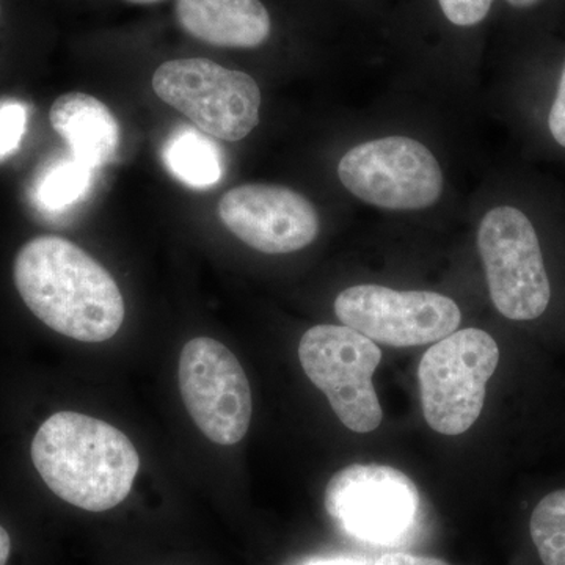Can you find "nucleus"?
<instances>
[{
  "label": "nucleus",
  "mask_w": 565,
  "mask_h": 565,
  "mask_svg": "<svg viewBox=\"0 0 565 565\" xmlns=\"http://www.w3.org/2000/svg\"><path fill=\"white\" fill-rule=\"evenodd\" d=\"M13 278L29 310L71 340L103 343L125 322V300L115 278L65 237L29 241L14 259Z\"/></svg>",
  "instance_id": "1"
},
{
  "label": "nucleus",
  "mask_w": 565,
  "mask_h": 565,
  "mask_svg": "<svg viewBox=\"0 0 565 565\" xmlns=\"http://www.w3.org/2000/svg\"><path fill=\"white\" fill-rule=\"evenodd\" d=\"M32 460L52 492L88 512L122 503L140 468L136 446L120 429L77 412H58L41 424Z\"/></svg>",
  "instance_id": "2"
},
{
  "label": "nucleus",
  "mask_w": 565,
  "mask_h": 565,
  "mask_svg": "<svg viewBox=\"0 0 565 565\" xmlns=\"http://www.w3.org/2000/svg\"><path fill=\"white\" fill-rule=\"evenodd\" d=\"M500 363V348L481 329L456 330L424 353L418 367L423 414L441 435L473 427L484 408L487 384Z\"/></svg>",
  "instance_id": "3"
},
{
  "label": "nucleus",
  "mask_w": 565,
  "mask_h": 565,
  "mask_svg": "<svg viewBox=\"0 0 565 565\" xmlns=\"http://www.w3.org/2000/svg\"><path fill=\"white\" fill-rule=\"evenodd\" d=\"M152 90L215 139L243 140L259 122L263 98L256 81L207 58L162 63L152 76Z\"/></svg>",
  "instance_id": "4"
},
{
  "label": "nucleus",
  "mask_w": 565,
  "mask_h": 565,
  "mask_svg": "<svg viewBox=\"0 0 565 565\" xmlns=\"http://www.w3.org/2000/svg\"><path fill=\"white\" fill-rule=\"evenodd\" d=\"M299 359L348 429L370 434L381 426L384 412L373 384L382 360L377 343L345 326H315L300 340Z\"/></svg>",
  "instance_id": "5"
},
{
  "label": "nucleus",
  "mask_w": 565,
  "mask_h": 565,
  "mask_svg": "<svg viewBox=\"0 0 565 565\" xmlns=\"http://www.w3.org/2000/svg\"><path fill=\"white\" fill-rule=\"evenodd\" d=\"M478 248L494 308L511 321L541 318L552 286L530 218L516 207H493L479 225Z\"/></svg>",
  "instance_id": "6"
},
{
  "label": "nucleus",
  "mask_w": 565,
  "mask_h": 565,
  "mask_svg": "<svg viewBox=\"0 0 565 565\" xmlns=\"http://www.w3.org/2000/svg\"><path fill=\"white\" fill-rule=\"evenodd\" d=\"M338 177L356 199L384 210H426L444 192L440 163L429 148L411 137L356 145L338 163Z\"/></svg>",
  "instance_id": "7"
},
{
  "label": "nucleus",
  "mask_w": 565,
  "mask_h": 565,
  "mask_svg": "<svg viewBox=\"0 0 565 565\" xmlns=\"http://www.w3.org/2000/svg\"><path fill=\"white\" fill-rule=\"evenodd\" d=\"M326 509L345 533L373 545H396L415 526L419 492L397 468L353 463L330 479Z\"/></svg>",
  "instance_id": "8"
},
{
  "label": "nucleus",
  "mask_w": 565,
  "mask_h": 565,
  "mask_svg": "<svg viewBox=\"0 0 565 565\" xmlns=\"http://www.w3.org/2000/svg\"><path fill=\"white\" fill-rule=\"evenodd\" d=\"M178 381L193 423L211 441L239 444L252 422V390L243 364L212 338H193L182 348Z\"/></svg>",
  "instance_id": "9"
},
{
  "label": "nucleus",
  "mask_w": 565,
  "mask_h": 565,
  "mask_svg": "<svg viewBox=\"0 0 565 565\" xmlns=\"http://www.w3.org/2000/svg\"><path fill=\"white\" fill-rule=\"evenodd\" d=\"M334 313L349 329L390 348L437 343L462 321L459 305L444 294L379 285L344 289L334 300Z\"/></svg>",
  "instance_id": "10"
},
{
  "label": "nucleus",
  "mask_w": 565,
  "mask_h": 565,
  "mask_svg": "<svg viewBox=\"0 0 565 565\" xmlns=\"http://www.w3.org/2000/svg\"><path fill=\"white\" fill-rule=\"evenodd\" d=\"M218 215L237 239L267 255L302 250L319 233L313 203L281 185L234 188L218 203Z\"/></svg>",
  "instance_id": "11"
},
{
  "label": "nucleus",
  "mask_w": 565,
  "mask_h": 565,
  "mask_svg": "<svg viewBox=\"0 0 565 565\" xmlns=\"http://www.w3.org/2000/svg\"><path fill=\"white\" fill-rule=\"evenodd\" d=\"M174 11L189 35L212 46L258 47L273 29L262 0H177Z\"/></svg>",
  "instance_id": "12"
},
{
  "label": "nucleus",
  "mask_w": 565,
  "mask_h": 565,
  "mask_svg": "<svg viewBox=\"0 0 565 565\" xmlns=\"http://www.w3.org/2000/svg\"><path fill=\"white\" fill-rule=\"evenodd\" d=\"M50 120L77 161L98 170L114 159L120 143V126L109 107L95 96L66 93L52 104Z\"/></svg>",
  "instance_id": "13"
},
{
  "label": "nucleus",
  "mask_w": 565,
  "mask_h": 565,
  "mask_svg": "<svg viewBox=\"0 0 565 565\" xmlns=\"http://www.w3.org/2000/svg\"><path fill=\"white\" fill-rule=\"evenodd\" d=\"M162 162L173 178L191 189H210L223 177L221 148L200 129L181 126L166 140Z\"/></svg>",
  "instance_id": "14"
},
{
  "label": "nucleus",
  "mask_w": 565,
  "mask_h": 565,
  "mask_svg": "<svg viewBox=\"0 0 565 565\" xmlns=\"http://www.w3.org/2000/svg\"><path fill=\"white\" fill-rule=\"evenodd\" d=\"M95 172L73 156L52 163L36 181L35 203L52 214L70 210L87 196Z\"/></svg>",
  "instance_id": "15"
},
{
  "label": "nucleus",
  "mask_w": 565,
  "mask_h": 565,
  "mask_svg": "<svg viewBox=\"0 0 565 565\" xmlns=\"http://www.w3.org/2000/svg\"><path fill=\"white\" fill-rule=\"evenodd\" d=\"M530 533L544 565H565V489L546 494L535 505Z\"/></svg>",
  "instance_id": "16"
},
{
  "label": "nucleus",
  "mask_w": 565,
  "mask_h": 565,
  "mask_svg": "<svg viewBox=\"0 0 565 565\" xmlns=\"http://www.w3.org/2000/svg\"><path fill=\"white\" fill-rule=\"evenodd\" d=\"M25 129H28V109L24 104L18 102L0 104V159L9 158L20 150Z\"/></svg>",
  "instance_id": "17"
},
{
  "label": "nucleus",
  "mask_w": 565,
  "mask_h": 565,
  "mask_svg": "<svg viewBox=\"0 0 565 565\" xmlns=\"http://www.w3.org/2000/svg\"><path fill=\"white\" fill-rule=\"evenodd\" d=\"M449 22L459 28H473L486 20L493 0H438Z\"/></svg>",
  "instance_id": "18"
},
{
  "label": "nucleus",
  "mask_w": 565,
  "mask_h": 565,
  "mask_svg": "<svg viewBox=\"0 0 565 565\" xmlns=\"http://www.w3.org/2000/svg\"><path fill=\"white\" fill-rule=\"evenodd\" d=\"M548 126L553 139L565 148V65L563 74H561L559 85H557L555 102H553L552 110H550Z\"/></svg>",
  "instance_id": "19"
},
{
  "label": "nucleus",
  "mask_w": 565,
  "mask_h": 565,
  "mask_svg": "<svg viewBox=\"0 0 565 565\" xmlns=\"http://www.w3.org/2000/svg\"><path fill=\"white\" fill-rule=\"evenodd\" d=\"M374 565H449L437 557L412 555V553H388L379 557Z\"/></svg>",
  "instance_id": "20"
},
{
  "label": "nucleus",
  "mask_w": 565,
  "mask_h": 565,
  "mask_svg": "<svg viewBox=\"0 0 565 565\" xmlns=\"http://www.w3.org/2000/svg\"><path fill=\"white\" fill-rule=\"evenodd\" d=\"M11 553V539L6 527L0 526V565L9 563Z\"/></svg>",
  "instance_id": "21"
},
{
  "label": "nucleus",
  "mask_w": 565,
  "mask_h": 565,
  "mask_svg": "<svg viewBox=\"0 0 565 565\" xmlns=\"http://www.w3.org/2000/svg\"><path fill=\"white\" fill-rule=\"evenodd\" d=\"M310 565H364L359 563V561L352 559H327V561H318V563H313Z\"/></svg>",
  "instance_id": "22"
},
{
  "label": "nucleus",
  "mask_w": 565,
  "mask_h": 565,
  "mask_svg": "<svg viewBox=\"0 0 565 565\" xmlns=\"http://www.w3.org/2000/svg\"><path fill=\"white\" fill-rule=\"evenodd\" d=\"M512 7H516V9H527V7H533L535 3L541 2V0H508Z\"/></svg>",
  "instance_id": "23"
},
{
  "label": "nucleus",
  "mask_w": 565,
  "mask_h": 565,
  "mask_svg": "<svg viewBox=\"0 0 565 565\" xmlns=\"http://www.w3.org/2000/svg\"><path fill=\"white\" fill-rule=\"evenodd\" d=\"M128 2L140 3V6H148V3L161 2V0H128Z\"/></svg>",
  "instance_id": "24"
}]
</instances>
